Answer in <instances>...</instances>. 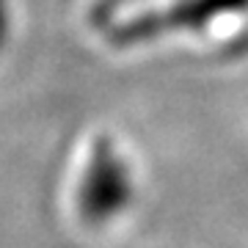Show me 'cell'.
<instances>
[{"label": "cell", "instance_id": "cell-1", "mask_svg": "<svg viewBox=\"0 0 248 248\" xmlns=\"http://www.w3.org/2000/svg\"><path fill=\"white\" fill-rule=\"evenodd\" d=\"M75 202L80 221L89 226L113 221L133 202V174L110 135H97Z\"/></svg>", "mask_w": 248, "mask_h": 248}, {"label": "cell", "instance_id": "cell-3", "mask_svg": "<svg viewBox=\"0 0 248 248\" xmlns=\"http://www.w3.org/2000/svg\"><path fill=\"white\" fill-rule=\"evenodd\" d=\"M9 36V0H0V47Z\"/></svg>", "mask_w": 248, "mask_h": 248}, {"label": "cell", "instance_id": "cell-2", "mask_svg": "<svg viewBox=\"0 0 248 248\" xmlns=\"http://www.w3.org/2000/svg\"><path fill=\"white\" fill-rule=\"evenodd\" d=\"M248 11V0H174L169 6L141 11L108 31V42L113 47H138L157 42L169 33L204 31L215 19Z\"/></svg>", "mask_w": 248, "mask_h": 248}]
</instances>
